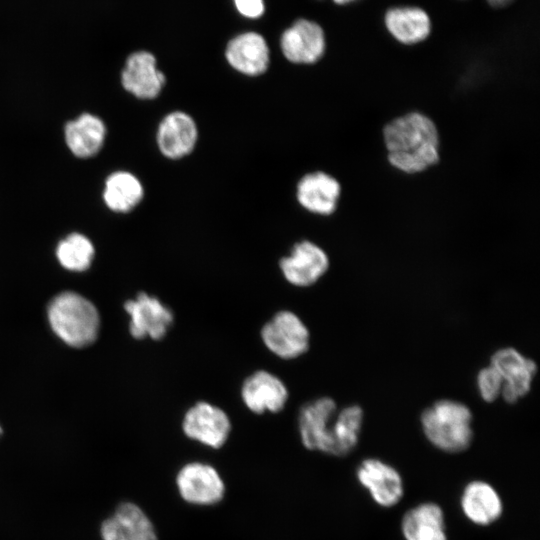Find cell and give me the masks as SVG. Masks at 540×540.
<instances>
[{
  "mask_svg": "<svg viewBox=\"0 0 540 540\" xmlns=\"http://www.w3.org/2000/svg\"><path fill=\"white\" fill-rule=\"evenodd\" d=\"M490 365L503 380L501 396L505 402L513 404L530 392L537 373V365L532 359L515 348L505 347L493 353Z\"/></svg>",
  "mask_w": 540,
  "mask_h": 540,
  "instance_id": "obj_12",
  "label": "cell"
},
{
  "mask_svg": "<svg viewBox=\"0 0 540 540\" xmlns=\"http://www.w3.org/2000/svg\"><path fill=\"white\" fill-rule=\"evenodd\" d=\"M382 140L389 165L396 171L415 175L440 162V134L434 120L410 111L388 121Z\"/></svg>",
  "mask_w": 540,
  "mask_h": 540,
  "instance_id": "obj_1",
  "label": "cell"
},
{
  "mask_svg": "<svg viewBox=\"0 0 540 540\" xmlns=\"http://www.w3.org/2000/svg\"><path fill=\"white\" fill-rule=\"evenodd\" d=\"M240 14L247 18H258L264 12L263 0H234Z\"/></svg>",
  "mask_w": 540,
  "mask_h": 540,
  "instance_id": "obj_27",
  "label": "cell"
},
{
  "mask_svg": "<svg viewBox=\"0 0 540 540\" xmlns=\"http://www.w3.org/2000/svg\"><path fill=\"white\" fill-rule=\"evenodd\" d=\"M129 315V332L135 339L152 340L164 338L174 322L172 310L156 296L140 292L125 302Z\"/></svg>",
  "mask_w": 540,
  "mask_h": 540,
  "instance_id": "obj_10",
  "label": "cell"
},
{
  "mask_svg": "<svg viewBox=\"0 0 540 540\" xmlns=\"http://www.w3.org/2000/svg\"><path fill=\"white\" fill-rule=\"evenodd\" d=\"M261 339L271 353L281 359L291 360L307 352L310 333L297 314L281 310L264 324Z\"/></svg>",
  "mask_w": 540,
  "mask_h": 540,
  "instance_id": "obj_4",
  "label": "cell"
},
{
  "mask_svg": "<svg viewBox=\"0 0 540 540\" xmlns=\"http://www.w3.org/2000/svg\"><path fill=\"white\" fill-rule=\"evenodd\" d=\"M175 483L180 497L195 506H213L220 503L226 486L220 473L212 465L192 461L177 472Z\"/></svg>",
  "mask_w": 540,
  "mask_h": 540,
  "instance_id": "obj_5",
  "label": "cell"
},
{
  "mask_svg": "<svg viewBox=\"0 0 540 540\" xmlns=\"http://www.w3.org/2000/svg\"><path fill=\"white\" fill-rule=\"evenodd\" d=\"M96 246L89 236L79 231H71L61 237L54 246V256L58 264L71 272L88 270L96 257Z\"/></svg>",
  "mask_w": 540,
  "mask_h": 540,
  "instance_id": "obj_24",
  "label": "cell"
},
{
  "mask_svg": "<svg viewBox=\"0 0 540 540\" xmlns=\"http://www.w3.org/2000/svg\"><path fill=\"white\" fill-rule=\"evenodd\" d=\"M355 476L379 507L392 508L404 497L405 484L401 473L380 458L363 459L356 468Z\"/></svg>",
  "mask_w": 540,
  "mask_h": 540,
  "instance_id": "obj_7",
  "label": "cell"
},
{
  "mask_svg": "<svg viewBox=\"0 0 540 540\" xmlns=\"http://www.w3.org/2000/svg\"><path fill=\"white\" fill-rule=\"evenodd\" d=\"M229 65L246 76H260L269 67L270 52L262 35L242 33L229 41L225 50Z\"/></svg>",
  "mask_w": 540,
  "mask_h": 540,
  "instance_id": "obj_21",
  "label": "cell"
},
{
  "mask_svg": "<svg viewBox=\"0 0 540 540\" xmlns=\"http://www.w3.org/2000/svg\"><path fill=\"white\" fill-rule=\"evenodd\" d=\"M492 6L501 7L509 4L512 0H487Z\"/></svg>",
  "mask_w": 540,
  "mask_h": 540,
  "instance_id": "obj_28",
  "label": "cell"
},
{
  "mask_svg": "<svg viewBox=\"0 0 540 540\" xmlns=\"http://www.w3.org/2000/svg\"><path fill=\"white\" fill-rule=\"evenodd\" d=\"M198 127L191 115L175 110L166 114L156 129V145L167 159L179 160L190 155L198 141Z\"/></svg>",
  "mask_w": 540,
  "mask_h": 540,
  "instance_id": "obj_14",
  "label": "cell"
},
{
  "mask_svg": "<svg viewBox=\"0 0 540 540\" xmlns=\"http://www.w3.org/2000/svg\"><path fill=\"white\" fill-rule=\"evenodd\" d=\"M145 194V186L136 173L117 169L104 178L101 200L111 213L127 215L140 207Z\"/></svg>",
  "mask_w": 540,
  "mask_h": 540,
  "instance_id": "obj_19",
  "label": "cell"
},
{
  "mask_svg": "<svg viewBox=\"0 0 540 540\" xmlns=\"http://www.w3.org/2000/svg\"><path fill=\"white\" fill-rule=\"evenodd\" d=\"M280 47L285 58L292 63L315 64L326 50L323 29L313 21L299 19L284 31Z\"/></svg>",
  "mask_w": 540,
  "mask_h": 540,
  "instance_id": "obj_16",
  "label": "cell"
},
{
  "mask_svg": "<svg viewBox=\"0 0 540 540\" xmlns=\"http://www.w3.org/2000/svg\"><path fill=\"white\" fill-rule=\"evenodd\" d=\"M476 385L480 397L491 403L501 396L503 380L497 370L489 365L478 372Z\"/></svg>",
  "mask_w": 540,
  "mask_h": 540,
  "instance_id": "obj_26",
  "label": "cell"
},
{
  "mask_svg": "<svg viewBox=\"0 0 540 540\" xmlns=\"http://www.w3.org/2000/svg\"><path fill=\"white\" fill-rule=\"evenodd\" d=\"M385 24L390 34L400 43L414 45L430 34V19L417 7H394L387 11Z\"/></svg>",
  "mask_w": 540,
  "mask_h": 540,
  "instance_id": "obj_23",
  "label": "cell"
},
{
  "mask_svg": "<svg viewBox=\"0 0 540 540\" xmlns=\"http://www.w3.org/2000/svg\"><path fill=\"white\" fill-rule=\"evenodd\" d=\"M364 412L359 405H350L336 413L331 430L330 456L345 457L358 445Z\"/></svg>",
  "mask_w": 540,
  "mask_h": 540,
  "instance_id": "obj_25",
  "label": "cell"
},
{
  "mask_svg": "<svg viewBox=\"0 0 540 540\" xmlns=\"http://www.w3.org/2000/svg\"><path fill=\"white\" fill-rule=\"evenodd\" d=\"M1 434H2V429H1V427H0V435H1Z\"/></svg>",
  "mask_w": 540,
  "mask_h": 540,
  "instance_id": "obj_30",
  "label": "cell"
},
{
  "mask_svg": "<svg viewBox=\"0 0 540 540\" xmlns=\"http://www.w3.org/2000/svg\"><path fill=\"white\" fill-rule=\"evenodd\" d=\"M330 258L323 247L311 240L295 243L290 254L279 261L285 280L297 287H309L318 282L329 270Z\"/></svg>",
  "mask_w": 540,
  "mask_h": 540,
  "instance_id": "obj_9",
  "label": "cell"
},
{
  "mask_svg": "<svg viewBox=\"0 0 540 540\" xmlns=\"http://www.w3.org/2000/svg\"><path fill=\"white\" fill-rule=\"evenodd\" d=\"M181 426L187 438L213 449L225 445L232 429L226 412L206 401L196 402L188 408Z\"/></svg>",
  "mask_w": 540,
  "mask_h": 540,
  "instance_id": "obj_8",
  "label": "cell"
},
{
  "mask_svg": "<svg viewBox=\"0 0 540 540\" xmlns=\"http://www.w3.org/2000/svg\"><path fill=\"white\" fill-rule=\"evenodd\" d=\"M118 78L123 92L140 101L158 98L166 83L164 73L157 66L156 57L145 50L127 56Z\"/></svg>",
  "mask_w": 540,
  "mask_h": 540,
  "instance_id": "obj_6",
  "label": "cell"
},
{
  "mask_svg": "<svg viewBox=\"0 0 540 540\" xmlns=\"http://www.w3.org/2000/svg\"><path fill=\"white\" fill-rule=\"evenodd\" d=\"M103 540H158L156 529L146 513L133 502L118 504L100 526Z\"/></svg>",
  "mask_w": 540,
  "mask_h": 540,
  "instance_id": "obj_18",
  "label": "cell"
},
{
  "mask_svg": "<svg viewBox=\"0 0 540 540\" xmlns=\"http://www.w3.org/2000/svg\"><path fill=\"white\" fill-rule=\"evenodd\" d=\"M342 196L340 181L324 170L304 174L296 185L298 204L307 212L328 218L333 216Z\"/></svg>",
  "mask_w": 540,
  "mask_h": 540,
  "instance_id": "obj_11",
  "label": "cell"
},
{
  "mask_svg": "<svg viewBox=\"0 0 540 540\" xmlns=\"http://www.w3.org/2000/svg\"><path fill=\"white\" fill-rule=\"evenodd\" d=\"M463 515L477 526H489L503 515L504 504L498 490L481 479L471 480L464 486L460 496Z\"/></svg>",
  "mask_w": 540,
  "mask_h": 540,
  "instance_id": "obj_20",
  "label": "cell"
},
{
  "mask_svg": "<svg viewBox=\"0 0 540 540\" xmlns=\"http://www.w3.org/2000/svg\"><path fill=\"white\" fill-rule=\"evenodd\" d=\"M240 395L244 405L256 414L280 412L289 397L284 382L266 370H258L249 375L243 381Z\"/></svg>",
  "mask_w": 540,
  "mask_h": 540,
  "instance_id": "obj_17",
  "label": "cell"
},
{
  "mask_svg": "<svg viewBox=\"0 0 540 540\" xmlns=\"http://www.w3.org/2000/svg\"><path fill=\"white\" fill-rule=\"evenodd\" d=\"M337 404L330 397H320L305 404L299 412L298 429L303 446L330 455L331 430Z\"/></svg>",
  "mask_w": 540,
  "mask_h": 540,
  "instance_id": "obj_13",
  "label": "cell"
},
{
  "mask_svg": "<svg viewBox=\"0 0 540 540\" xmlns=\"http://www.w3.org/2000/svg\"><path fill=\"white\" fill-rule=\"evenodd\" d=\"M47 317L54 333L71 347H86L98 336L99 313L93 303L76 292L56 295L47 307Z\"/></svg>",
  "mask_w": 540,
  "mask_h": 540,
  "instance_id": "obj_3",
  "label": "cell"
},
{
  "mask_svg": "<svg viewBox=\"0 0 540 540\" xmlns=\"http://www.w3.org/2000/svg\"><path fill=\"white\" fill-rule=\"evenodd\" d=\"M68 152L79 160L96 157L103 149L108 129L104 120L91 112H81L66 121L62 129Z\"/></svg>",
  "mask_w": 540,
  "mask_h": 540,
  "instance_id": "obj_15",
  "label": "cell"
},
{
  "mask_svg": "<svg viewBox=\"0 0 540 540\" xmlns=\"http://www.w3.org/2000/svg\"><path fill=\"white\" fill-rule=\"evenodd\" d=\"M404 540H448L442 507L426 501L407 510L400 522Z\"/></svg>",
  "mask_w": 540,
  "mask_h": 540,
  "instance_id": "obj_22",
  "label": "cell"
},
{
  "mask_svg": "<svg viewBox=\"0 0 540 540\" xmlns=\"http://www.w3.org/2000/svg\"><path fill=\"white\" fill-rule=\"evenodd\" d=\"M472 422L469 407L451 399L434 402L420 416L422 431L429 443L450 454L464 452L471 446Z\"/></svg>",
  "mask_w": 540,
  "mask_h": 540,
  "instance_id": "obj_2",
  "label": "cell"
},
{
  "mask_svg": "<svg viewBox=\"0 0 540 540\" xmlns=\"http://www.w3.org/2000/svg\"><path fill=\"white\" fill-rule=\"evenodd\" d=\"M335 3L337 4H346V3H350V2H353L355 0H333Z\"/></svg>",
  "mask_w": 540,
  "mask_h": 540,
  "instance_id": "obj_29",
  "label": "cell"
}]
</instances>
